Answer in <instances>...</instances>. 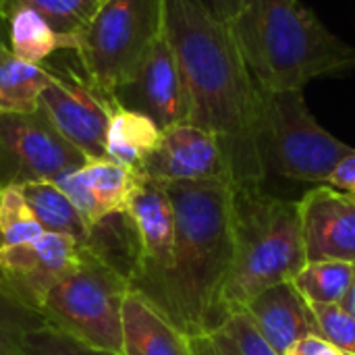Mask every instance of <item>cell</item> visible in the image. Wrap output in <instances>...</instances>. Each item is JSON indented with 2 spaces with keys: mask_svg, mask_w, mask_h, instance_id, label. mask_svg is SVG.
<instances>
[{
  "mask_svg": "<svg viewBox=\"0 0 355 355\" xmlns=\"http://www.w3.org/2000/svg\"><path fill=\"white\" fill-rule=\"evenodd\" d=\"M164 33L183 71L189 123L218 139L235 189L264 187L258 83L231 25L214 17L200 0H164Z\"/></svg>",
  "mask_w": 355,
  "mask_h": 355,
  "instance_id": "cell-1",
  "label": "cell"
},
{
  "mask_svg": "<svg viewBox=\"0 0 355 355\" xmlns=\"http://www.w3.org/2000/svg\"><path fill=\"white\" fill-rule=\"evenodd\" d=\"M243 310L260 335L281 355L289 354V349L306 337H318L312 308L295 289L293 281L262 291Z\"/></svg>",
  "mask_w": 355,
  "mask_h": 355,
  "instance_id": "cell-16",
  "label": "cell"
},
{
  "mask_svg": "<svg viewBox=\"0 0 355 355\" xmlns=\"http://www.w3.org/2000/svg\"><path fill=\"white\" fill-rule=\"evenodd\" d=\"M8 48L29 64H44L60 50V35L35 10L15 6L8 12Z\"/></svg>",
  "mask_w": 355,
  "mask_h": 355,
  "instance_id": "cell-21",
  "label": "cell"
},
{
  "mask_svg": "<svg viewBox=\"0 0 355 355\" xmlns=\"http://www.w3.org/2000/svg\"><path fill=\"white\" fill-rule=\"evenodd\" d=\"M25 355H116L102 349H92L87 345L77 343L75 339L62 335L52 327H42L29 333L23 341Z\"/></svg>",
  "mask_w": 355,
  "mask_h": 355,
  "instance_id": "cell-27",
  "label": "cell"
},
{
  "mask_svg": "<svg viewBox=\"0 0 355 355\" xmlns=\"http://www.w3.org/2000/svg\"><path fill=\"white\" fill-rule=\"evenodd\" d=\"M191 349L193 355H241L235 341L223 331H212L208 335L193 337Z\"/></svg>",
  "mask_w": 355,
  "mask_h": 355,
  "instance_id": "cell-29",
  "label": "cell"
},
{
  "mask_svg": "<svg viewBox=\"0 0 355 355\" xmlns=\"http://www.w3.org/2000/svg\"><path fill=\"white\" fill-rule=\"evenodd\" d=\"M341 306H343L349 314H354L355 316V262H354V279H352V287H349V291H347L345 300L341 302Z\"/></svg>",
  "mask_w": 355,
  "mask_h": 355,
  "instance_id": "cell-33",
  "label": "cell"
},
{
  "mask_svg": "<svg viewBox=\"0 0 355 355\" xmlns=\"http://www.w3.org/2000/svg\"><path fill=\"white\" fill-rule=\"evenodd\" d=\"M229 25L260 87L304 89L355 69V46L302 0H243Z\"/></svg>",
  "mask_w": 355,
  "mask_h": 355,
  "instance_id": "cell-3",
  "label": "cell"
},
{
  "mask_svg": "<svg viewBox=\"0 0 355 355\" xmlns=\"http://www.w3.org/2000/svg\"><path fill=\"white\" fill-rule=\"evenodd\" d=\"M318 337L343 354L355 355V316L341 304H310Z\"/></svg>",
  "mask_w": 355,
  "mask_h": 355,
  "instance_id": "cell-26",
  "label": "cell"
},
{
  "mask_svg": "<svg viewBox=\"0 0 355 355\" xmlns=\"http://www.w3.org/2000/svg\"><path fill=\"white\" fill-rule=\"evenodd\" d=\"M345 355H352V354H345Z\"/></svg>",
  "mask_w": 355,
  "mask_h": 355,
  "instance_id": "cell-36",
  "label": "cell"
},
{
  "mask_svg": "<svg viewBox=\"0 0 355 355\" xmlns=\"http://www.w3.org/2000/svg\"><path fill=\"white\" fill-rule=\"evenodd\" d=\"M0 42L8 44V19L0 15Z\"/></svg>",
  "mask_w": 355,
  "mask_h": 355,
  "instance_id": "cell-34",
  "label": "cell"
},
{
  "mask_svg": "<svg viewBox=\"0 0 355 355\" xmlns=\"http://www.w3.org/2000/svg\"><path fill=\"white\" fill-rule=\"evenodd\" d=\"M354 198H355V196H354Z\"/></svg>",
  "mask_w": 355,
  "mask_h": 355,
  "instance_id": "cell-38",
  "label": "cell"
},
{
  "mask_svg": "<svg viewBox=\"0 0 355 355\" xmlns=\"http://www.w3.org/2000/svg\"><path fill=\"white\" fill-rule=\"evenodd\" d=\"M127 293V277L83 245L79 266L50 289L40 314L77 343L121 355Z\"/></svg>",
  "mask_w": 355,
  "mask_h": 355,
  "instance_id": "cell-6",
  "label": "cell"
},
{
  "mask_svg": "<svg viewBox=\"0 0 355 355\" xmlns=\"http://www.w3.org/2000/svg\"><path fill=\"white\" fill-rule=\"evenodd\" d=\"M44 67L50 83L40 98L42 112L87 160L106 158V133L116 102L89 81L73 50H58Z\"/></svg>",
  "mask_w": 355,
  "mask_h": 355,
  "instance_id": "cell-8",
  "label": "cell"
},
{
  "mask_svg": "<svg viewBox=\"0 0 355 355\" xmlns=\"http://www.w3.org/2000/svg\"><path fill=\"white\" fill-rule=\"evenodd\" d=\"M81 254V243L58 233H44L29 243L0 245V283L40 312L50 289L79 266Z\"/></svg>",
  "mask_w": 355,
  "mask_h": 355,
  "instance_id": "cell-12",
  "label": "cell"
},
{
  "mask_svg": "<svg viewBox=\"0 0 355 355\" xmlns=\"http://www.w3.org/2000/svg\"><path fill=\"white\" fill-rule=\"evenodd\" d=\"M214 17H218L220 21H233L235 15L239 12L243 0H200Z\"/></svg>",
  "mask_w": 355,
  "mask_h": 355,
  "instance_id": "cell-32",
  "label": "cell"
},
{
  "mask_svg": "<svg viewBox=\"0 0 355 355\" xmlns=\"http://www.w3.org/2000/svg\"><path fill=\"white\" fill-rule=\"evenodd\" d=\"M85 162L42 108L27 114L0 112V189L56 181Z\"/></svg>",
  "mask_w": 355,
  "mask_h": 355,
  "instance_id": "cell-9",
  "label": "cell"
},
{
  "mask_svg": "<svg viewBox=\"0 0 355 355\" xmlns=\"http://www.w3.org/2000/svg\"><path fill=\"white\" fill-rule=\"evenodd\" d=\"M327 185H331L339 191H345L349 196H355V150L337 164V168L331 173Z\"/></svg>",
  "mask_w": 355,
  "mask_h": 355,
  "instance_id": "cell-30",
  "label": "cell"
},
{
  "mask_svg": "<svg viewBox=\"0 0 355 355\" xmlns=\"http://www.w3.org/2000/svg\"><path fill=\"white\" fill-rule=\"evenodd\" d=\"M287 355H345L339 352L337 347H333L331 343H327L320 337H306L302 341H297Z\"/></svg>",
  "mask_w": 355,
  "mask_h": 355,
  "instance_id": "cell-31",
  "label": "cell"
},
{
  "mask_svg": "<svg viewBox=\"0 0 355 355\" xmlns=\"http://www.w3.org/2000/svg\"><path fill=\"white\" fill-rule=\"evenodd\" d=\"M104 2H106V0H104Z\"/></svg>",
  "mask_w": 355,
  "mask_h": 355,
  "instance_id": "cell-37",
  "label": "cell"
},
{
  "mask_svg": "<svg viewBox=\"0 0 355 355\" xmlns=\"http://www.w3.org/2000/svg\"><path fill=\"white\" fill-rule=\"evenodd\" d=\"M46 231L23 198L21 187L0 189V245L29 243Z\"/></svg>",
  "mask_w": 355,
  "mask_h": 355,
  "instance_id": "cell-25",
  "label": "cell"
},
{
  "mask_svg": "<svg viewBox=\"0 0 355 355\" xmlns=\"http://www.w3.org/2000/svg\"><path fill=\"white\" fill-rule=\"evenodd\" d=\"M306 262L297 202L264 187L235 189V250L223 291V322L262 291L293 281Z\"/></svg>",
  "mask_w": 355,
  "mask_h": 355,
  "instance_id": "cell-4",
  "label": "cell"
},
{
  "mask_svg": "<svg viewBox=\"0 0 355 355\" xmlns=\"http://www.w3.org/2000/svg\"><path fill=\"white\" fill-rule=\"evenodd\" d=\"M162 31L164 0H106L64 50H73L89 81L112 98L114 89L133 77Z\"/></svg>",
  "mask_w": 355,
  "mask_h": 355,
  "instance_id": "cell-7",
  "label": "cell"
},
{
  "mask_svg": "<svg viewBox=\"0 0 355 355\" xmlns=\"http://www.w3.org/2000/svg\"><path fill=\"white\" fill-rule=\"evenodd\" d=\"M218 331L227 333L235 341L241 355H281L260 335V331L256 329V324L252 322L245 310H237L229 314Z\"/></svg>",
  "mask_w": 355,
  "mask_h": 355,
  "instance_id": "cell-28",
  "label": "cell"
},
{
  "mask_svg": "<svg viewBox=\"0 0 355 355\" xmlns=\"http://www.w3.org/2000/svg\"><path fill=\"white\" fill-rule=\"evenodd\" d=\"M10 2L12 0H0V15L8 19V10H10Z\"/></svg>",
  "mask_w": 355,
  "mask_h": 355,
  "instance_id": "cell-35",
  "label": "cell"
},
{
  "mask_svg": "<svg viewBox=\"0 0 355 355\" xmlns=\"http://www.w3.org/2000/svg\"><path fill=\"white\" fill-rule=\"evenodd\" d=\"M114 102L146 114L160 131L189 123V96L179 58L162 31L146 52L133 77L114 89Z\"/></svg>",
  "mask_w": 355,
  "mask_h": 355,
  "instance_id": "cell-11",
  "label": "cell"
},
{
  "mask_svg": "<svg viewBox=\"0 0 355 355\" xmlns=\"http://www.w3.org/2000/svg\"><path fill=\"white\" fill-rule=\"evenodd\" d=\"M121 355H193L191 339L131 291L123 302V354Z\"/></svg>",
  "mask_w": 355,
  "mask_h": 355,
  "instance_id": "cell-17",
  "label": "cell"
},
{
  "mask_svg": "<svg viewBox=\"0 0 355 355\" xmlns=\"http://www.w3.org/2000/svg\"><path fill=\"white\" fill-rule=\"evenodd\" d=\"M308 262H355V198L327 183L297 200Z\"/></svg>",
  "mask_w": 355,
  "mask_h": 355,
  "instance_id": "cell-14",
  "label": "cell"
},
{
  "mask_svg": "<svg viewBox=\"0 0 355 355\" xmlns=\"http://www.w3.org/2000/svg\"><path fill=\"white\" fill-rule=\"evenodd\" d=\"M46 324L37 310L25 306L0 283V355H25V337Z\"/></svg>",
  "mask_w": 355,
  "mask_h": 355,
  "instance_id": "cell-24",
  "label": "cell"
},
{
  "mask_svg": "<svg viewBox=\"0 0 355 355\" xmlns=\"http://www.w3.org/2000/svg\"><path fill=\"white\" fill-rule=\"evenodd\" d=\"M354 264L339 260L306 262L293 277L295 289L308 304H341L352 287Z\"/></svg>",
  "mask_w": 355,
  "mask_h": 355,
  "instance_id": "cell-22",
  "label": "cell"
},
{
  "mask_svg": "<svg viewBox=\"0 0 355 355\" xmlns=\"http://www.w3.org/2000/svg\"><path fill=\"white\" fill-rule=\"evenodd\" d=\"M258 141L266 175L322 185L355 148L329 133L308 108L304 89L258 85Z\"/></svg>",
  "mask_w": 355,
  "mask_h": 355,
  "instance_id": "cell-5",
  "label": "cell"
},
{
  "mask_svg": "<svg viewBox=\"0 0 355 355\" xmlns=\"http://www.w3.org/2000/svg\"><path fill=\"white\" fill-rule=\"evenodd\" d=\"M127 214L135 233L129 289L162 314L166 283L175 266V210L164 183L141 175Z\"/></svg>",
  "mask_w": 355,
  "mask_h": 355,
  "instance_id": "cell-10",
  "label": "cell"
},
{
  "mask_svg": "<svg viewBox=\"0 0 355 355\" xmlns=\"http://www.w3.org/2000/svg\"><path fill=\"white\" fill-rule=\"evenodd\" d=\"M175 210V266L162 316L189 339L218 331L235 250V187L225 179L164 183Z\"/></svg>",
  "mask_w": 355,
  "mask_h": 355,
  "instance_id": "cell-2",
  "label": "cell"
},
{
  "mask_svg": "<svg viewBox=\"0 0 355 355\" xmlns=\"http://www.w3.org/2000/svg\"><path fill=\"white\" fill-rule=\"evenodd\" d=\"M160 137L162 131L146 114L114 104L106 133V158L139 173L158 148Z\"/></svg>",
  "mask_w": 355,
  "mask_h": 355,
  "instance_id": "cell-18",
  "label": "cell"
},
{
  "mask_svg": "<svg viewBox=\"0 0 355 355\" xmlns=\"http://www.w3.org/2000/svg\"><path fill=\"white\" fill-rule=\"evenodd\" d=\"M102 4L104 0H12L10 8L27 6L35 10L60 35V50H64L67 42L89 25Z\"/></svg>",
  "mask_w": 355,
  "mask_h": 355,
  "instance_id": "cell-23",
  "label": "cell"
},
{
  "mask_svg": "<svg viewBox=\"0 0 355 355\" xmlns=\"http://www.w3.org/2000/svg\"><path fill=\"white\" fill-rule=\"evenodd\" d=\"M141 175L108 158L87 160L83 166L60 175L56 187L73 202L89 227L114 214H127Z\"/></svg>",
  "mask_w": 355,
  "mask_h": 355,
  "instance_id": "cell-15",
  "label": "cell"
},
{
  "mask_svg": "<svg viewBox=\"0 0 355 355\" xmlns=\"http://www.w3.org/2000/svg\"><path fill=\"white\" fill-rule=\"evenodd\" d=\"M139 175L160 183L210 179L231 181L218 139L193 123H179L164 129L158 148L146 160Z\"/></svg>",
  "mask_w": 355,
  "mask_h": 355,
  "instance_id": "cell-13",
  "label": "cell"
},
{
  "mask_svg": "<svg viewBox=\"0 0 355 355\" xmlns=\"http://www.w3.org/2000/svg\"><path fill=\"white\" fill-rule=\"evenodd\" d=\"M50 83L44 64H29L12 54L6 42H0V112L40 110L42 92Z\"/></svg>",
  "mask_w": 355,
  "mask_h": 355,
  "instance_id": "cell-19",
  "label": "cell"
},
{
  "mask_svg": "<svg viewBox=\"0 0 355 355\" xmlns=\"http://www.w3.org/2000/svg\"><path fill=\"white\" fill-rule=\"evenodd\" d=\"M21 191L46 233L73 237L81 245L89 241L92 227L83 220L73 202L56 187V183H27L21 187Z\"/></svg>",
  "mask_w": 355,
  "mask_h": 355,
  "instance_id": "cell-20",
  "label": "cell"
}]
</instances>
